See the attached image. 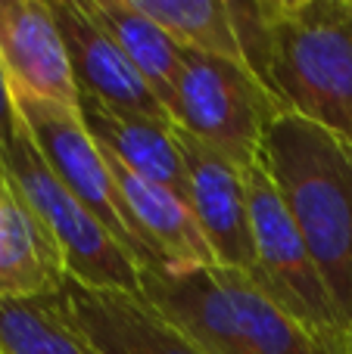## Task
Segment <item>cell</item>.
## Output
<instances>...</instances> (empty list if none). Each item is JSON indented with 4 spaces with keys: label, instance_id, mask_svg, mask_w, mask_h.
Instances as JSON below:
<instances>
[{
    "label": "cell",
    "instance_id": "obj_1",
    "mask_svg": "<svg viewBox=\"0 0 352 354\" xmlns=\"http://www.w3.org/2000/svg\"><path fill=\"white\" fill-rule=\"evenodd\" d=\"M231 12L281 109L352 143V0H231Z\"/></svg>",
    "mask_w": 352,
    "mask_h": 354
},
{
    "label": "cell",
    "instance_id": "obj_2",
    "mask_svg": "<svg viewBox=\"0 0 352 354\" xmlns=\"http://www.w3.org/2000/svg\"><path fill=\"white\" fill-rule=\"evenodd\" d=\"M262 165L274 180L324 277L343 324H352V143L293 112L265 131Z\"/></svg>",
    "mask_w": 352,
    "mask_h": 354
},
{
    "label": "cell",
    "instance_id": "obj_3",
    "mask_svg": "<svg viewBox=\"0 0 352 354\" xmlns=\"http://www.w3.org/2000/svg\"><path fill=\"white\" fill-rule=\"evenodd\" d=\"M0 162L22 199L35 208L41 224L53 236L66 261L69 280L87 289L141 292V264L72 189L62 187V180L41 159L22 122Z\"/></svg>",
    "mask_w": 352,
    "mask_h": 354
},
{
    "label": "cell",
    "instance_id": "obj_4",
    "mask_svg": "<svg viewBox=\"0 0 352 354\" xmlns=\"http://www.w3.org/2000/svg\"><path fill=\"white\" fill-rule=\"evenodd\" d=\"M247 205L256 252V268L249 280L299 326L343 354L346 324L262 159L247 168Z\"/></svg>",
    "mask_w": 352,
    "mask_h": 354
},
{
    "label": "cell",
    "instance_id": "obj_5",
    "mask_svg": "<svg viewBox=\"0 0 352 354\" xmlns=\"http://www.w3.org/2000/svg\"><path fill=\"white\" fill-rule=\"evenodd\" d=\"M281 112V103L249 66L184 50L172 118L200 143L249 168L262 159L265 131Z\"/></svg>",
    "mask_w": 352,
    "mask_h": 354
},
{
    "label": "cell",
    "instance_id": "obj_6",
    "mask_svg": "<svg viewBox=\"0 0 352 354\" xmlns=\"http://www.w3.org/2000/svg\"><path fill=\"white\" fill-rule=\"evenodd\" d=\"M12 100H16L19 122L25 124L31 143L37 147L41 159L50 165V171L103 221V227L134 255L137 264H143V252L137 239L131 236L128 224L122 218V208H118V189L112 180V168L100 143L87 131L81 109L37 97H19V93H12Z\"/></svg>",
    "mask_w": 352,
    "mask_h": 354
},
{
    "label": "cell",
    "instance_id": "obj_7",
    "mask_svg": "<svg viewBox=\"0 0 352 354\" xmlns=\"http://www.w3.org/2000/svg\"><path fill=\"white\" fill-rule=\"evenodd\" d=\"M187 162V205L218 268L253 274L256 252L247 205V168L178 128Z\"/></svg>",
    "mask_w": 352,
    "mask_h": 354
},
{
    "label": "cell",
    "instance_id": "obj_8",
    "mask_svg": "<svg viewBox=\"0 0 352 354\" xmlns=\"http://www.w3.org/2000/svg\"><path fill=\"white\" fill-rule=\"evenodd\" d=\"M0 59L19 97L81 103L50 0H0Z\"/></svg>",
    "mask_w": 352,
    "mask_h": 354
},
{
    "label": "cell",
    "instance_id": "obj_9",
    "mask_svg": "<svg viewBox=\"0 0 352 354\" xmlns=\"http://www.w3.org/2000/svg\"><path fill=\"white\" fill-rule=\"evenodd\" d=\"M106 162H109L112 180L118 189L122 218L143 252V264L156 261L172 270L218 268L191 205L181 196H175L172 189L159 187V183L137 177L125 165H118L112 156H106Z\"/></svg>",
    "mask_w": 352,
    "mask_h": 354
},
{
    "label": "cell",
    "instance_id": "obj_10",
    "mask_svg": "<svg viewBox=\"0 0 352 354\" xmlns=\"http://www.w3.org/2000/svg\"><path fill=\"white\" fill-rule=\"evenodd\" d=\"M62 308L100 354H203L141 292L87 289L69 280Z\"/></svg>",
    "mask_w": 352,
    "mask_h": 354
},
{
    "label": "cell",
    "instance_id": "obj_11",
    "mask_svg": "<svg viewBox=\"0 0 352 354\" xmlns=\"http://www.w3.org/2000/svg\"><path fill=\"white\" fill-rule=\"evenodd\" d=\"M141 295L203 354H253L222 286L218 268L172 270L156 261L143 264Z\"/></svg>",
    "mask_w": 352,
    "mask_h": 354
},
{
    "label": "cell",
    "instance_id": "obj_12",
    "mask_svg": "<svg viewBox=\"0 0 352 354\" xmlns=\"http://www.w3.org/2000/svg\"><path fill=\"white\" fill-rule=\"evenodd\" d=\"M60 22L66 53L72 62V78L81 100H97L109 109L137 112V115L168 118V109L153 93V87L141 78L128 56L85 16L78 0H50Z\"/></svg>",
    "mask_w": 352,
    "mask_h": 354
},
{
    "label": "cell",
    "instance_id": "obj_13",
    "mask_svg": "<svg viewBox=\"0 0 352 354\" xmlns=\"http://www.w3.org/2000/svg\"><path fill=\"white\" fill-rule=\"evenodd\" d=\"M81 118L106 156L150 183L172 189L187 202V162L178 124L168 118L109 109L97 100H81Z\"/></svg>",
    "mask_w": 352,
    "mask_h": 354
},
{
    "label": "cell",
    "instance_id": "obj_14",
    "mask_svg": "<svg viewBox=\"0 0 352 354\" xmlns=\"http://www.w3.org/2000/svg\"><path fill=\"white\" fill-rule=\"evenodd\" d=\"M69 270L53 236L0 162V299L60 295Z\"/></svg>",
    "mask_w": 352,
    "mask_h": 354
},
{
    "label": "cell",
    "instance_id": "obj_15",
    "mask_svg": "<svg viewBox=\"0 0 352 354\" xmlns=\"http://www.w3.org/2000/svg\"><path fill=\"white\" fill-rule=\"evenodd\" d=\"M78 3L85 16L128 56V62L153 87V93L172 115L175 87L184 66V47L134 0H78Z\"/></svg>",
    "mask_w": 352,
    "mask_h": 354
},
{
    "label": "cell",
    "instance_id": "obj_16",
    "mask_svg": "<svg viewBox=\"0 0 352 354\" xmlns=\"http://www.w3.org/2000/svg\"><path fill=\"white\" fill-rule=\"evenodd\" d=\"M218 277L253 354H340L281 311L247 274L218 268Z\"/></svg>",
    "mask_w": 352,
    "mask_h": 354
},
{
    "label": "cell",
    "instance_id": "obj_17",
    "mask_svg": "<svg viewBox=\"0 0 352 354\" xmlns=\"http://www.w3.org/2000/svg\"><path fill=\"white\" fill-rule=\"evenodd\" d=\"M0 354H100L75 330L62 295L0 299Z\"/></svg>",
    "mask_w": 352,
    "mask_h": 354
},
{
    "label": "cell",
    "instance_id": "obj_18",
    "mask_svg": "<svg viewBox=\"0 0 352 354\" xmlns=\"http://www.w3.org/2000/svg\"><path fill=\"white\" fill-rule=\"evenodd\" d=\"M134 3L184 50L247 66L231 0H134Z\"/></svg>",
    "mask_w": 352,
    "mask_h": 354
},
{
    "label": "cell",
    "instance_id": "obj_19",
    "mask_svg": "<svg viewBox=\"0 0 352 354\" xmlns=\"http://www.w3.org/2000/svg\"><path fill=\"white\" fill-rule=\"evenodd\" d=\"M19 131V112H16V100H12V87H10V78H6V68H3V59H0V156L3 149L12 143Z\"/></svg>",
    "mask_w": 352,
    "mask_h": 354
},
{
    "label": "cell",
    "instance_id": "obj_20",
    "mask_svg": "<svg viewBox=\"0 0 352 354\" xmlns=\"http://www.w3.org/2000/svg\"><path fill=\"white\" fill-rule=\"evenodd\" d=\"M343 354H352V324L346 330V342H343Z\"/></svg>",
    "mask_w": 352,
    "mask_h": 354
}]
</instances>
